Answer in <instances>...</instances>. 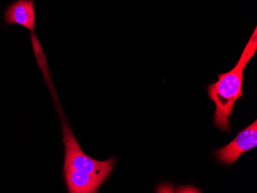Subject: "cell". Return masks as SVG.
<instances>
[{"instance_id": "1", "label": "cell", "mask_w": 257, "mask_h": 193, "mask_svg": "<svg viewBox=\"0 0 257 193\" xmlns=\"http://www.w3.org/2000/svg\"><path fill=\"white\" fill-rule=\"evenodd\" d=\"M248 63L249 61L240 56L230 71L218 75L217 81L208 86V96L216 106L213 122L221 130L230 129L229 117L236 100L243 96V72Z\"/></svg>"}, {"instance_id": "2", "label": "cell", "mask_w": 257, "mask_h": 193, "mask_svg": "<svg viewBox=\"0 0 257 193\" xmlns=\"http://www.w3.org/2000/svg\"><path fill=\"white\" fill-rule=\"evenodd\" d=\"M65 161L63 166H71L76 169L96 175L106 181L112 173L115 163V158L106 161H98L86 155L81 148L71 129L64 119L62 120Z\"/></svg>"}, {"instance_id": "3", "label": "cell", "mask_w": 257, "mask_h": 193, "mask_svg": "<svg viewBox=\"0 0 257 193\" xmlns=\"http://www.w3.org/2000/svg\"><path fill=\"white\" fill-rule=\"evenodd\" d=\"M256 145L257 121L255 120L240 131L234 140L216 150V157L222 163L231 165L236 162L242 154L253 149Z\"/></svg>"}, {"instance_id": "4", "label": "cell", "mask_w": 257, "mask_h": 193, "mask_svg": "<svg viewBox=\"0 0 257 193\" xmlns=\"http://www.w3.org/2000/svg\"><path fill=\"white\" fill-rule=\"evenodd\" d=\"M63 176L69 193H96L105 180L71 166H63Z\"/></svg>"}, {"instance_id": "5", "label": "cell", "mask_w": 257, "mask_h": 193, "mask_svg": "<svg viewBox=\"0 0 257 193\" xmlns=\"http://www.w3.org/2000/svg\"><path fill=\"white\" fill-rule=\"evenodd\" d=\"M4 20L8 26L17 25L35 33L36 10L34 0H17L9 6L4 13Z\"/></svg>"}, {"instance_id": "6", "label": "cell", "mask_w": 257, "mask_h": 193, "mask_svg": "<svg viewBox=\"0 0 257 193\" xmlns=\"http://www.w3.org/2000/svg\"><path fill=\"white\" fill-rule=\"evenodd\" d=\"M30 37H31L33 52H34L35 57H36L37 63H38L40 70H41L42 73H43V76H44L46 83L48 84L49 89H50L51 93L54 96H56V91H55L54 86H53V80H52L51 76H50V70H49L46 54H45L41 45H40V41L37 39L35 33H30Z\"/></svg>"}]
</instances>
